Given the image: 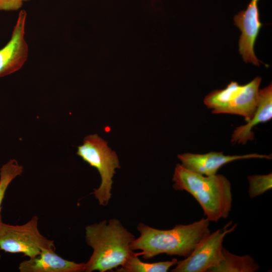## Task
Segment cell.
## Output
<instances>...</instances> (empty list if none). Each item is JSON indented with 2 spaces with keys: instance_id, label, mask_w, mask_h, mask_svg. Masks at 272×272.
I'll return each mask as SVG.
<instances>
[{
  "instance_id": "obj_1",
  "label": "cell",
  "mask_w": 272,
  "mask_h": 272,
  "mask_svg": "<svg viewBox=\"0 0 272 272\" xmlns=\"http://www.w3.org/2000/svg\"><path fill=\"white\" fill-rule=\"evenodd\" d=\"M210 221L206 218L188 225H177L168 230H160L140 223L137 229L140 236L131 242V250L148 259L160 254L187 257L211 233Z\"/></svg>"
},
{
  "instance_id": "obj_2",
  "label": "cell",
  "mask_w": 272,
  "mask_h": 272,
  "mask_svg": "<svg viewBox=\"0 0 272 272\" xmlns=\"http://www.w3.org/2000/svg\"><path fill=\"white\" fill-rule=\"evenodd\" d=\"M172 181L174 189L186 191L196 200L210 222H217L228 217L232 194L231 183L225 176L203 175L177 164Z\"/></svg>"
},
{
  "instance_id": "obj_3",
  "label": "cell",
  "mask_w": 272,
  "mask_h": 272,
  "mask_svg": "<svg viewBox=\"0 0 272 272\" xmlns=\"http://www.w3.org/2000/svg\"><path fill=\"white\" fill-rule=\"evenodd\" d=\"M134 238L116 219L87 226L86 242L93 251L85 271L105 272L121 266L133 252L130 244Z\"/></svg>"
},
{
  "instance_id": "obj_4",
  "label": "cell",
  "mask_w": 272,
  "mask_h": 272,
  "mask_svg": "<svg viewBox=\"0 0 272 272\" xmlns=\"http://www.w3.org/2000/svg\"><path fill=\"white\" fill-rule=\"evenodd\" d=\"M261 81L259 77L244 85L232 81L225 88L213 91L207 95L203 100L204 104L213 113L238 115L247 122L257 108Z\"/></svg>"
},
{
  "instance_id": "obj_5",
  "label": "cell",
  "mask_w": 272,
  "mask_h": 272,
  "mask_svg": "<svg viewBox=\"0 0 272 272\" xmlns=\"http://www.w3.org/2000/svg\"><path fill=\"white\" fill-rule=\"evenodd\" d=\"M77 154L98 170L101 178V184L92 194L100 205L107 206L111 196L115 170L120 168L116 154L108 146L106 141L94 134L84 138L83 144L78 147Z\"/></svg>"
},
{
  "instance_id": "obj_6",
  "label": "cell",
  "mask_w": 272,
  "mask_h": 272,
  "mask_svg": "<svg viewBox=\"0 0 272 272\" xmlns=\"http://www.w3.org/2000/svg\"><path fill=\"white\" fill-rule=\"evenodd\" d=\"M38 222L36 216L21 225L3 222L0 227V250L10 253H22L29 258L38 255L43 250L55 251L54 241L40 232Z\"/></svg>"
},
{
  "instance_id": "obj_7",
  "label": "cell",
  "mask_w": 272,
  "mask_h": 272,
  "mask_svg": "<svg viewBox=\"0 0 272 272\" xmlns=\"http://www.w3.org/2000/svg\"><path fill=\"white\" fill-rule=\"evenodd\" d=\"M230 221L222 228L208 235L185 259L178 261L172 272H208L223 259V242L225 236L237 226Z\"/></svg>"
},
{
  "instance_id": "obj_8",
  "label": "cell",
  "mask_w": 272,
  "mask_h": 272,
  "mask_svg": "<svg viewBox=\"0 0 272 272\" xmlns=\"http://www.w3.org/2000/svg\"><path fill=\"white\" fill-rule=\"evenodd\" d=\"M27 12L21 10L8 43L0 49V78L13 74L24 65L28 56L25 39Z\"/></svg>"
},
{
  "instance_id": "obj_9",
  "label": "cell",
  "mask_w": 272,
  "mask_h": 272,
  "mask_svg": "<svg viewBox=\"0 0 272 272\" xmlns=\"http://www.w3.org/2000/svg\"><path fill=\"white\" fill-rule=\"evenodd\" d=\"M258 2V0H251L246 10L239 12L233 20L241 32L238 45L239 51L243 60L259 66L261 61L257 58L254 50L256 39L262 25L259 19Z\"/></svg>"
},
{
  "instance_id": "obj_10",
  "label": "cell",
  "mask_w": 272,
  "mask_h": 272,
  "mask_svg": "<svg viewBox=\"0 0 272 272\" xmlns=\"http://www.w3.org/2000/svg\"><path fill=\"white\" fill-rule=\"evenodd\" d=\"M177 157L184 167L205 176L217 174L221 167L234 161L253 158L271 159V155L251 153L230 156L225 155L222 152H211L202 154L186 153L178 155Z\"/></svg>"
},
{
  "instance_id": "obj_11",
  "label": "cell",
  "mask_w": 272,
  "mask_h": 272,
  "mask_svg": "<svg viewBox=\"0 0 272 272\" xmlns=\"http://www.w3.org/2000/svg\"><path fill=\"white\" fill-rule=\"evenodd\" d=\"M85 267V263L65 259L55 251L45 249L38 255L22 261L18 269L20 272H82Z\"/></svg>"
},
{
  "instance_id": "obj_12",
  "label": "cell",
  "mask_w": 272,
  "mask_h": 272,
  "mask_svg": "<svg viewBox=\"0 0 272 272\" xmlns=\"http://www.w3.org/2000/svg\"><path fill=\"white\" fill-rule=\"evenodd\" d=\"M272 118V85L270 84L259 91L258 102L256 110L245 125L237 127L232 135L231 142L245 144L252 140L254 133L252 129L259 123L266 122Z\"/></svg>"
},
{
  "instance_id": "obj_13",
  "label": "cell",
  "mask_w": 272,
  "mask_h": 272,
  "mask_svg": "<svg viewBox=\"0 0 272 272\" xmlns=\"http://www.w3.org/2000/svg\"><path fill=\"white\" fill-rule=\"evenodd\" d=\"M223 259L208 272H255L259 265L249 255L239 256L233 254L223 247Z\"/></svg>"
},
{
  "instance_id": "obj_14",
  "label": "cell",
  "mask_w": 272,
  "mask_h": 272,
  "mask_svg": "<svg viewBox=\"0 0 272 272\" xmlns=\"http://www.w3.org/2000/svg\"><path fill=\"white\" fill-rule=\"evenodd\" d=\"M178 260H171L148 263L141 261L133 252L119 268V272H166L171 267L175 265Z\"/></svg>"
},
{
  "instance_id": "obj_15",
  "label": "cell",
  "mask_w": 272,
  "mask_h": 272,
  "mask_svg": "<svg viewBox=\"0 0 272 272\" xmlns=\"http://www.w3.org/2000/svg\"><path fill=\"white\" fill-rule=\"evenodd\" d=\"M23 172V167L15 159L9 160L0 169V227L3 223L1 211L6 191L12 181Z\"/></svg>"
},
{
  "instance_id": "obj_16",
  "label": "cell",
  "mask_w": 272,
  "mask_h": 272,
  "mask_svg": "<svg viewBox=\"0 0 272 272\" xmlns=\"http://www.w3.org/2000/svg\"><path fill=\"white\" fill-rule=\"evenodd\" d=\"M248 194L251 198L258 196L272 188L271 173L265 175H255L247 177Z\"/></svg>"
},
{
  "instance_id": "obj_17",
  "label": "cell",
  "mask_w": 272,
  "mask_h": 272,
  "mask_svg": "<svg viewBox=\"0 0 272 272\" xmlns=\"http://www.w3.org/2000/svg\"><path fill=\"white\" fill-rule=\"evenodd\" d=\"M29 0H0V11H17Z\"/></svg>"
}]
</instances>
